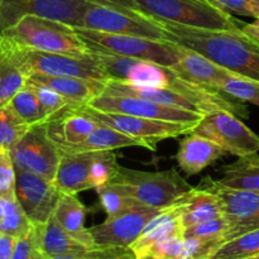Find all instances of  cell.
Returning <instances> with one entry per match:
<instances>
[{
  "label": "cell",
  "mask_w": 259,
  "mask_h": 259,
  "mask_svg": "<svg viewBox=\"0 0 259 259\" xmlns=\"http://www.w3.org/2000/svg\"><path fill=\"white\" fill-rule=\"evenodd\" d=\"M172 42L259 82V42L240 29H204L159 20Z\"/></svg>",
  "instance_id": "obj_1"
},
{
  "label": "cell",
  "mask_w": 259,
  "mask_h": 259,
  "mask_svg": "<svg viewBox=\"0 0 259 259\" xmlns=\"http://www.w3.org/2000/svg\"><path fill=\"white\" fill-rule=\"evenodd\" d=\"M0 35L20 47L65 55H88V45L77 35L75 28L47 18L28 15Z\"/></svg>",
  "instance_id": "obj_2"
},
{
  "label": "cell",
  "mask_w": 259,
  "mask_h": 259,
  "mask_svg": "<svg viewBox=\"0 0 259 259\" xmlns=\"http://www.w3.org/2000/svg\"><path fill=\"white\" fill-rule=\"evenodd\" d=\"M73 28L78 37L85 40L89 50L105 51L124 57L149 61L167 67H172L179 63L185 51L182 46L171 40L115 34L80 27Z\"/></svg>",
  "instance_id": "obj_3"
},
{
  "label": "cell",
  "mask_w": 259,
  "mask_h": 259,
  "mask_svg": "<svg viewBox=\"0 0 259 259\" xmlns=\"http://www.w3.org/2000/svg\"><path fill=\"white\" fill-rule=\"evenodd\" d=\"M138 10L157 20L204 29H240L242 20L207 0H136Z\"/></svg>",
  "instance_id": "obj_4"
},
{
  "label": "cell",
  "mask_w": 259,
  "mask_h": 259,
  "mask_svg": "<svg viewBox=\"0 0 259 259\" xmlns=\"http://www.w3.org/2000/svg\"><path fill=\"white\" fill-rule=\"evenodd\" d=\"M111 182L120 185L142 205L156 209L172 206L182 195L194 189L176 168L147 172L120 166Z\"/></svg>",
  "instance_id": "obj_5"
},
{
  "label": "cell",
  "mask_w": 259,
  "mask_h": 259,
  "mask_svg": "<svg viewBox=\"0 0 259 259\" xmlns=\"http://www.w3.org/2000/svg\"><path fill=\"white\" fill-rule=\"evenodd\" d=\"M7 40L15 61L24 70L27 76L30 73H43L51 76L88 78L104 83L110 81V76L106 73L99 61L91 55V52H89L88 55L42 52V51L28 50L10 42L9 39Z\"/></svg>",
  "instance_id": "obj_6"
},
{
  "label": "cell",
  "mask_w": 259,
  "mask_h": 259,
  "mask_svg": "<svg viewBox=\"0 0 259 259\" xmlns=\"http://www.w3.org/2000/svg\"><path fill=\"white\" fill-rule=\"evenodd\" d=\"M80 28L115 34L171 40L168 32L164 29L162 23L154 18L148 17L143 13H126L98 4L89 5Z\"/></svg>",
  "instance_id": "obj_7"
},
{
  "label": "cell",
  "mask_w": 259,
  "mask_h": 259,
  "mask_svg": "<svg viewBox=\"0 0 259 259\" xmlns=\"http://www.w3.org/2000/svg\"><path fill=\"white\" fill-rule=\"evenodd\" d=\"M81 111L89 114L91 118L111 126L121 133L144 142L148 149L156 151L157 143L168 138H177L194 131L197 124L190 123H172V121L154 120V119L139 118L128 114L108 113V111L96 110L89 105L77 106Z\"/></svg>",
  "instance_id": "obj_8"
},
{
  "label": "cell",
  "mask_w": 259,
  "mask_h": 259,
  "mask_svg": "<svg viewBox=\"0 0 259 259\" xmlns=\"http://www.w3.org/2000/svg\"><path fill=\"white\" fill-rule=\"evenodd\" d=\"M17 169L32 172L53 181L61 159V151L47 131V123L30 125L27 133L10 149Z\"/></svg>",
  "instance_id": "obj_9"
},
{
  "label": "cell",
  "mask_w": 259,
  "mask_h": 259,
  "mask_svg": "<svg viewBox=\"0 0 259 259\" xmlns=\"http://www.w3.org/2000/svg\"><path fill=\"white\" fill-rule=\"evenodd\" d=\"M90 4L86 0H0V33L28 15L81 27Z\"/></svg>",
  "instance_id": "obj_10"
},
{
  "label": "cell",
  "mask_w": 259,
  "mask_h": 259,
  "mask_svg": "<svg viewBox=\"0 0 259 259\" xmlns=\"http://www.w3.org/2000/svg\"><path fill=\"white\" fill-rule=\"evenodd\" d=\"M192 132L206 137L233 156L243 157L259 152L258 134L230 111L206 114Z\"/></svg>",
  "instance_id": "obj_11"
},
{
  "label": "cell",
  "mask_w": 259,
  "mask_h": 259,
  "mask_svg": "<svg viewBox=\"0 0 259 259\" xmlns=\"http://www.w3.org/2000/svg\"><path fill=\"white\" fill-rule=\"evenodd\" d=\"M86 105L108 113L128 114L139 118L172 121V123L199 124L204 118L202 114L176 108V106L163 105L148 99L126 95H109L104 93L91 99Z\"/></svg>",
  "instance_id": "obj_12"
},
{
  "label": "cell",
  "mask_w": 259,
  "mask_h": 259,
  "mask_svg": "<svg viewBox=\"0 0 259 259\" xmlns=\"http://www.w3.org/2000/svg\"><path fill=\"white\" fill-rule=\"evenodd\" d=\"M204 187L217 192L223 204L228 229L224 243L259 229V191L224 187L215 180H205Z\"/></svg>",
  "instance_id": "obj_13"
},
{
  "label": "cell",
  "mask_w": 259,
  "mask_h": 259,
  "mask_svg": "<svg viewBox=\"0 0 259 259\" xmlns=\"http://www.w3.org/2000/svg\"><path fill=\"white\" fill-rule=\"evenodd\" d=\"M62 192L55 182L32 174L17 169L15 197L32 224L43 225L55 214Z\"/></svg>",
  "instance_id": "obj_14"
},
{
  "label": "cell",
  "mask_w": 259,
  "mask_h": 259,
  "mask_svg": "<svg viewBox=\"0 0 259 259\" xmlns=\"http://www.w3.org/2000/svg\"><path fill=\"white\" fill-rule=\"evenodd\" d=\"M164 209L141 205L99 225L89 228L98 247L131 248L138 239L146 225Z\"/></svg>",
  "instance_id": "obj_15"
},
{
  "label": "cell",
  "mask_w": 259,
  "mask_h": 259,
  "mask_svg": "<svg viewBox=\"0 0 259 259\" xmlns=\"http://www.w3.org/2000/svg\"><path fill=\"white\" fill-rule=\"evenodd\" d=\"M98 125L99 121L89 114L77 106H70L47 121V131L58 148L67 149L82 143Z\"/></svg>",
  "instance_id": "obj_16"
},
{
  "label": "cell",
  "mask_w": 259,
  "mask_h": 259,
  "mask_svg": "<svg viewBox=\"0 0 259 259\" xmlns=\"http://www.w3.org/2000/svg\"><path fill=\"white\" fill-rule=\"evenodd\" d=\"M182 229L224 217L223 204L217 192L200 185L182 195L176 202Z\"/></svg>",
  "instance_id": "obj_17"
},
{
  "label": "cell",
  "mask_w": 259,
  "mask_h": 259,
  "mask_svg": "<svg viewBox=\"0 0 259 259\" xmlns=\"http://www.w3.org/2000/svg\"><path fill=\"white\" fill-rule=\"evenodd\" d=\"M95 152H63L53 182L62 194L77 195L93 190L90 167Z\"/></svg>",
  "instance_id": "obj_18"
},
{
  "label": "cell",
  "mask_w": 259,
  "mask_h": 259,
  "mask_svg": "<svg viewBox=\"0 0 259 259\" xmlns=\"http://www.w3.org/2000/svg\"><path fill=\"white\" fill-rule=\"evenodd\" d=\"M224 154V149L217 143L191 132L180 143L176 159L180 168L187 176H195L215 163Z\"/></svg>",
  "instance_id": "obj_19"
},
{
  "label": "cell",
  "mask_w": 259,
  "mask_h": 259,
  "mask_svg": "<svg viewBox=\"0 0 259 259\" xmlns=\"http://www.w3.org/2000/svg\"><path fill=\"white\" fill-rule=\"evenodd\" d=\"M171 68H174L185 80L207 86V88L219 89V90H222L223 83L228 78L235 75L228 68L222 67L205 56L192 50H187V48H185L184 55L179 63L172 66Z\"/></svg>",
  "instance_id": "obj_20"
},
{
  "label": "cell",
  "mask_w": 259,
  "mask_h": 259,
  "mask_svg": "<svg viewBox=\"0 0 259 259\" xmlns=\"http://www.w3.org/2000/svg\"><path fill=\"white\" fill-rule=\"evenodd\" d=\"M27 81L42 83L53 89L76 105H85L95 96L104 93L105 83L88 78L67 77V76H51L43 73H30Z\"/></svg>",
  "instance_id": "obj_21"
},
{
  "label": "cell",
  "mask_w": 259,
  "mask_h": 259,
  "mask_svg": "<svg viewBox=\"0 0 259 259\" xmlns=\"http://www.w3.org/2000/svg\"><path fill=\"white\" fill-rule=\"evenodd\" d=\"M86 214L88 207L78 200L77 195L62 194L53 217L71 237L94 249L98 245L94 242L90 229L85 227Z\"/></svg>",
  "instance_id": "obj_22"
},
{
  "label": "cell",
  "mask_w": 259,
  "mask_h": 259,
  "mask_svg": "<svg viewBox=\"0 0 259 259\" xmlns=\"http://www.w3.org/2000/svg\"><path fill=\"white\" fill-rule=\"evenodd\" d=\"M222 179L215 180L224 187L259 191V154L238 157L233 163L222 167Z\"/></svg>",
  "instance_id": "obj_23"
},
{
  "label": "cell",
  "mask_w": 259,
  "mask_h": 259,
  "mask_svg": "<svg viewBox=\"0 0 259 259\" xmlns=\"http://www.w3.org/2000/svg\"><path fill=\"white\" fill-rule=\"evenodd\" d=\"M126 147H142L148 149L144 142L121 133L111 126L99 123L95 131L78 146L67 149H60L63 152H101L114 151V149L126 148Z\"/></svg>",
  "instance_id": "obj_24"
},
{
  "label": "cell",
  "mask_w": 259,
  "mask_h": 259,
  "mask_svg": "<svg viewBox=\"0 0 259 259\" xmlns=\"http://www.w3.org/2000/svg\"><path fill=\"white\" fill-rule=\"evenodd\" d=\"M39 237L43 250L50 258L58 255L82 254L91 249L71 237L53 215L46 224L39 225Z\"/></svg>",
  "instance_id": "obj_25"
},
{
  "label": "cell",
  "mask_w": 259,
  "mask_h": 259,
  "mask_svg": "<svg viewBox=\"0 0 259 259\" xmlns=\"http://www.w3.org/2000/svg\"><path fill=\"white\" fill-rule=\"evenodd\" d=\"M27 73L15 61L8 40L0 37V108L12 101L27 83Z\"/></svg>",
  "instance_id": "obj_26"
},
{
  "label": "cell",
  "mask_w": 259,
  "mask_h": 259,
  "mask_svg": "<svg viewBox=\"0 0 259 259\" xmlns=\"http://www.w3.org/2000/svg\"><path fill=\"white\" fill-rule=\"evenodd\" d=\"M181 230L184 229H182L181 223H180L177 207L172 205V206L162 210L157 217H154L146 225L138 239L131 245V249L133 250L134 255H136L137 253L142 252L161 238L172 234V233L181 232Z\"/></svg>",
  "instance_id": "obj_27"
},
{
  "label": "cell",
  "mask_w": 259,
  "mask_h": 259,
  "mask_svg": "<svg viewBox=\"0 0 259 259\" xmlns=\"http://www.w3.org/2000/svg\"><path fill=\"white\" fill-rule=\"evenodd\" d=\"M33 224L17 197H0V233L22 238L29 233Z\"/></svg>",
  "instance_id": "obj_28"
},
{
  "label": "cell",
  "mask_w": 259,
  "mask_h": 259,
  "mask_svg": "<svg viewBox=\"0 0 259 259\" xmlns=\"http://www.w3.org/2000/svg\"><path fill=\"white\" fill-rule=\"evenodd\" d=\"M96 191H98L101 207L106 212V219L115 218L142 205L141 202L133 199L120 185L115 182H110Z\"/></svg>",
  "instance_id": "obj_29"
},
{
  "label": "cell",
  "mask_w": 259,
  "mask_h": 259,
  "mask_svg": "<svg viewBox=\"0 0 259 259\" xmlns=\"http://www.w3.org/2000/svg\"><path fill=\"white\" fill-rule=\"evenodd\" d=\"M9 105L29 125L47 123V118H46L45 111L39 103V99H38L34 89L28 82L15 94Z\"/></svg>",
  "instance_id": "obj_30"
},
{
  "label": "cell",
  "mask_w": 259,
  "mask_h": 259,
  "mask_svg": "<svg viewBox=\"0 0 259 259\" xmlns=\"http://www.w3.org/2000/svg\"><path fill=\"white\" fill-rule=\"evenodd\" d=\"M137 259H186L184 230L166 235L146 249L137 253Z\"/></svg>",
  "instance_id": "obj_31"
},
{
  "label": "cell",
  "mask_w": 259,
  "mask_h": 259,
  "mask_svg": "<svg viewBox=\"0 0 259 259\" xmlns=\"http://www.w3.org/2000/svg\"><path fill=\"white\" fill-rule=\"evenodd\" d=\"M259 254V229L224 243L209 259H247Z\"/></svg>",
  "instance_id": "obj_32"
},
{
  "label": "cell",
  "mask_w": 259,
  "mask_h": 259,
  "mask_svg": "<svg viewBox=\"0 0 259 259\" xmlns=\"http://www.w3.org/2000/svg\"><path fill=\"white\" fill-rule=\"evenodd\" d=\"M30 125L25 123L14 109L8 105L0 108V149H12L28 132Z\"/></svg>",
  "instance_id": "obj_33"
},
{
  "label": "cell",
  "mask_w": 259,
  "mask_h": 259,
  "mask_svg": "<svg viewBox=\"0 0 259 259\" xmlns=\"http://www.w3.org/2000/svg\"><path fill=\"white\" fill-rule=\"evenodd\" d=\"M120 164L113 151L95 152L90 167V182L93 190L101 189L115 179Z\"/></svg>",
  "instance_id": "obj_34"
},
{
  "label": "cell",
  "mask_w": 259,
  "mask_h": 259,
  "mask_svg": "<svg viewBox=\"0 0 259 259\" xmlns=\"http://www.w3.org/2000/svg\"><path fill=\"white\" fill-rule=\"evenodd\" d=\"M27 82L34 89L35 94H37L38 99H39L40 105H42L43 111H45L47 121L55 118V116H57L58 114L65 111L70 106H78L76 104H73L72 101L68 100V99H66L65 96L61 95L56 90L48 88V86L42 85V83L30 82V81H27Z\"/></svg>",
  "instance_id": "obj_35"
},
{
  "label": "cell",
  "mask_w": 259,
  "mask_h": 259,
  "mask_svg": "<svg viewBox=\"0 0 259 259\" xmlns=\"http://www.w3.org/2000/svg\"><path fill=\"white\" fill-rule=\"evenodd\" d=\"M222 90L238 100L259 106V82L257 81L235 73L223 83Z\"/></svg>",
  "instance_id": "obj_36"
},
{
  "label": "cell",
  "mask_w": 259,
  "mask_h": 259,
  "mask_svg": "<svg viewBox=\"0 0 259 259\" xmlns=\"http://www.w3.org/2000/svg\"><path fill=\"white\" fill-rule=\"evenodd\" d=\"M12 259H50L40 244L39 225L33 224L29 233L18 239Z\"/></svg>",
  "instance_id": "obj_37"
},
{
  "label": "cell",
  "mask_w": 259,
  "mask_h": 259,
  "mask_svg": "<svg viewBox=\"0 0 259 259\" xmlns=\"http://www.w3.org/2000/svg\"><path fill=\"white\" fill-rule=\"evenodd\" d=\"M17 168L9 149H0V197H15Z\"/></svg>",
  "instance_id": "obj_38"
},
{
  "label": "cell",
  "mask_w": 259,
  "mask_h": 259,
  "mask_svg": "<svg viewBox=\"0 0 259 259\" xmlns=\"http://www.w3.org/2000/svg\"><path fill=\"white\" fill-rule=\"evenodd\" d=\"M228 224L224 217L190 227L184 230V238H201V239H220L224 244V235Z\"/></svg>",
  "instance_id": "obj_39"
},
{
  "label": "cell",
  "mask_w": 259,
  "mask_h": 259,
  "mask_svg": "<svg viewBox=\"0 0 259 259\" xmlns=\"http://www.w3.org/2000/svg\"><path fill=\"white\" fill-rule=\"evenodd\" d=\"M50 259H136V255L131 248L96 247L82 254L58 255Z\"/></svg>",
  "instance_id": "obj_40"
},
{
  "label": "cell",
  "mask_w": 259,
  "mask_h": 259,
  "mask_svg": "<svg viewBox=\"0 0 259 259\" xmlns=\"http://www.w3.org/2000/svg\"><path fill=\"white\" fill-rule=\"evenodd\" d=\"M186 259H209L223 245L220 239L184 238Z\"/></svg>",
  "instance_id": "obj_41"
},
{
  "label": "cell",
  "mask_w": 259,
  "mask_h": 259,
  "mask_svg": "<svg viewBox=\"0 0 259 259\" xmlns=\"http://www.w3.org/2000/svg\"><path fill=\"white\" fill-rule=\"evenodd\" d=\"M228 13L259 18V0H207Z\"/></svg>",
  "instance_id": "obj_42"
},
{
  "label": "cell",
  "mask_w": 259,
  "mask_h": 259,
  "mask_svg": "<svg viewBox=\"0 0 259 259\" xmlns=\"http://www.w3.org/2000/svg\"><path fill=\"white\" fill-rule=\"evenodd\" d=\"M89 3L98 5H104V7L114 8V9L121 10L126 13H141L138 10L136 0H86Z\"/></svg>",
  "instance_id": "obj_43"
},
{
  "label": "cell",
  "mask_w": 259,
  "mask_h": 259,
  "mask_svg": "<svg viewBox=\"0 0 259 259\" xmlns=\"http://www.w3.org/2000/svg\"><path fill=\"white\" fill-rule=\"evenodd\" d=\"M18 238L0 233V259H12Z\"/></svg>",
  "instance_id": "obj_44"
},
{
  "label": "cell",
  "mask_w": 259,
  "mask_h": 259,
  "mask_svg": "<svg viewBox=\"0 0 259 259\" xmlns=\"http://www.w3.org/2000/svg\"><path fill=\"white\" fill-rule=\"evenodd\" d=\"M240 30L259 42V18L253 23H240Z\"/></svg>",
  "instance_id": "obj_45"
},
{
  "label": "cell",
  "mask_w": 259,
  "mask_h": 259,
  "mask_svg": "<svg viewBox=\"0 0 259 259\" xmlns=\"http://www.w3.org/2000/svg\"><path fill=\"white\" fill-rule=\"evenodd\" d=\"M247 259H259V254L254 255V257H250V258H247Z\"/></svg>",
  "instance_id": "obj_46"
},
{
  "label": "cell",
  "mask_w": 259,
  "mask_h": 259,
  "mask_svg": "<svg viewBox=\"0 0 259 259\" xmlns=\"http://www.w3.org/2000/svg\"><path fill=\"white\" fill-rule=\"evenodd\" d=\"M136 259H137V258H136Z\"/></svg>",
  "instance_id": "obj_47"
}]
</instances>
